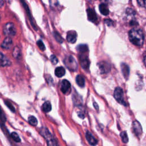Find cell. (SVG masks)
Returning a JSON list of instances; mask_svg holds the SVG:
<instances>
[{
    "mask_svg": "<svg viewBox=\"0 0 146 146\" xmlns=\"http://www.w3.org/2000/svg\"><path fill=\"white\" fill-rule=\"evenodd\" d=\"M132 129L133 132L137 136H139L142 133V128L141 125L137 121H134L133 122Z\"/></svg>",
    "mask_w": 146,
    "mask_h": 146,
    "instance_id": "ba28073f",
    "label": "cell"
},
{
    "mask_svg": "<svg viewBox=\"0 0 146 146\" xmlns=\"http://www.w3.org/2000/svg\"><path fill=\"white\" fill-rule=\"evenodd\" d=\"M120 137L121 139V140L123 143H127L128 141V136L126 133V132L125 131H123L122 132H121L120 133Z\"/></svg>",
    "mask_w": 146,
    "mask_h": 146,
    "instance_id": "484cf974",
    "label": "cell"
},
{
    "mask_svg": "<svg viewBox=\"0 0 146 146\" xmlns=\"http://www.w3.org/2000/svg\"><path fill=\"white\" fill-rule=\"evenodd\" d=\"M12 45H13L12 39L10 37H6L2 43L1 47L5 50H9L11 47Z\"/></svg>",
    "mask_w": 146,
    "mask_h": 146,
    "instance_id": "7c38bea8",
    "label": "cell"
},
{
    "mask_svg": "<svg viewBox=\"0 0 146 146\" xmlns=\"http://www.w3.org/2000/svg\"><path fill=\"white\" fill-rule=\"evenodd\" d=\"M86 137L88 143L92 146L95 145L98 143V140L89 131H87V132L86 133Z\"/></svg>",
    "mask_w": 146,
    "mask_h": 146,
    "instance_id": "8fae6325",
    "label": "cell"
},
{
    "mask_svg": "<svg viewBox=\"0 0 146 146\" xmlns=\"http://www.w3.org/2000/svg\"><path fill=\"white\" fill-rule=\"evenodd\" d=\"M0 19H1V15H0Z\"/></svg>",
    "mask_w": 146,
    "mask_h": 146,
    "instance_id": "74e56055",
    "label": "cell"
},
{
    "mask_svg": "<svg viewBox=\"0 0 146 146\" xmlns=\"http://www.w3.org/2000/svg\"><path fill=\"white\" fill-rule=\"evenodd\" d=\"M71 88V84L70 82L66 79H63L60 84V91L64 94H67Z\"/></svg>",
    "mask_w": 146,
    "mask_h": 146,
    "instance_id": "8992f818",
    "label": "cell"
},
{
    "mask_svg": "<svg viewBox=\"0 0 146 146\" xmlns=\"http://www.w3.org/2000/svg\"><path fill=\"white\" fill-rule=\"evenodd\" d=\"M36 44L37 46H38V47L39 48V49L41 50V51H44L45 50V46H44V44H43V42L40 40H39L37 41L36 42Z\"/></svg>",
    "mask_w": 146,
    "mask_h": 146,
    "instance_id": "f1b7e54d",
    "label": "cell"
},
{
    "mask_svg": "<svg viewBox=\"0 0 146 146\" xmlns=\"http://www.w3.org/2000/svg\"><path fill=\"white\" fill-rule=\"evenodd\" d=\"M3 33L7 37L14 36L16 34L17 30L14 23L11 22L6 23L3 27Z\"/></svg>",
    "mask_w": 146,
    "mask_h": 146,
    "instance_id": "7a4b0ae2",
    "label": "cell"
},
{
    "mask_svg": "<svg viewBox=\"0 0 146 146\" xmlns=\"http://www.w3.org/2000/svg\"><path fill=\"white\" fill-rule=\"evenodd\" d=\"M11 64L10 59L3 54L0 52V66L6 67L9 66Z\"/></svg>",
    "mask_w": 146,
    "mask_h": 146,
    "instance_id": "52a82bcc",
    "label": "cell"
},
{
    "mask_svg": "<svg viewBox=\"0 0 146 146\" xmlns=\"http://www.w3.org/2000/svg\"><path fill=\"white\" fill-rule=\"evenodd\" d=\"M113 96L116 100L119 102V103L126 106L127 104L124 100V97H123V91L121 89V88L117 87L115 88L113 93Z\"/></svg>",
    "mask_w": 146,
    "mask_h": 146,
    "instance_id": "277c9868",
    "label": "cell"
},
{
    "mask_svg": "<svg viewBox=\"0 0 146 146\" xmlns=\"http://www.w3.org/2000/svg\"><path fill=\"white\" fill-rule=\"evenodd\" d=\"M50 60H51V63L53 64H57V63L58 62V58L56 57L55 55H52L50 56Z\"/></svg>",
    "mask_w": 146,
    "mask_h": 146,
    "instance_id": "f546056e",
    "label": "cell"
},
{
    "mask_svg": "<svg viewBox=\"0 0 146 146\" xmlns=\"http://www.w3.org/2000/svg\"><path fill=\"white\" fill-rule=\"evenodd\" d=\"M87 17L89 21L92 22H96L98 20L96 14L95 12V11L92 9H88L87 10Z\"/></svg>",
    "mask_w": 146,
    "mask_h": 146,
    "instance_id": "30bf717a",
    "label": "cell"
},
{
    "mask_svg": "<svg viewBox=\"0 0 146 146\" xmlns=\"http://www.w3.org/2000/svg\"><path fill=\"white\" fill-rule=\"evenodd\" d=\"M138 4L144 8H146V0H137Z\"/></svg>",
    "mask_w": 146,
    "mask_h": 146,
    "instance_id": "1f68e13d",
    "label": "cell"
},
{
    "mask_svg": "<svg viewBox=\"0 0 146 146\" xmlns=\"http://www.w3.org/2000/svg\"><path fill=\"white\" fill-rule=\"evenodd\" d=\"M65 73H66L65 69L63 67H56L55 70V75L58 78H60L64 76Z\"/></svg>",
    "mask_w": 146,
    "mask_h": 146,
    "instance_id": "e0dca14e",
    "label": "cell"
},
{
    "mask_svg": "<svg viewBox=\"0 0 146 146\" xmlns=\"http://www.w3.org/2000/svg\"><path fill=\"white\" fill-rule=\"evenodd\" d=\"M80 64L83 69L87 70L89 68L90 66V61L87 57V56H84L83 55H82L80 56Z\"/></svg>",
    "mask_w": 146,
    "mask_h": 146,
    "instance_id": "9c48e42d",
    "label": "cell"
},
{
    "mask_svg": "<svg viewBox=\"0 0 146 146\" xmlns=\"http://www.w3.org/2000/svg\"><path fill=\"white\" fill-rule=\"evenodd\" d=\"M121 66V68L122 72H123V75H124L125 78H127V76H128V75H129V67L125 63H122Z\"/></svg>",
    "mask_w": 146,
    "mask_h": 146,
    "instance_id": "ffe728a7",
    "label": "cell"
},
{
    "mask_svg": "<svg viewBox=\"0 0 146 146\" xmlns=\"http://www.w3.org/2000/svg\"><path fill=\"white\" fill-rule=\"evenodd\" d=\"M20 1L22 2V5H23V7H24L25 10L26 11L27 14V15H28V17H29V20H30V23H31V26H33V27L35 30H37V27H36L35 24L34 23V20H33V17H32V15H31V14L30 9H29V8L27 5L26 4V3L25 2L24 0H20Z\"/></svg>",
    "mask_w": 146,
    "mask_h": 146,
    "instance_id": "5b68a950",
    "label": "cell"
},
{
    "mask_svg": "<svg viewBox=\"0 0 146 146\" xmlns=\"http://www.w3.org/2000/svg\"><path fill=\"white\" fill-rule=\"evenodd\" d=\"M5 104L6 105V106L13 112H15V108L13 106V104L8 100H5Z\"/></svg>",
    "mask_w": 146,
    "mask_h": 146,
    "instance_id": "4316f807",
    "label": "cell"
},
{
    "mask_svg": "<svg viewBox=\"0 0 146 146\" xmlns=\"http://www.w3.org/2000/svg\"><path fill=\"white\" fill-rule=\"evenodd\" d=\"M104 22L108 25V26H113V24H114V22L111 20V19H106L104 20Z\"/></svg>",
    "mask_w": 146,
    "mask_h": 146,
    "instance_id": "d6a6232c",
    "label": "cell"
},
{
    "mask_svg": "<svg viewBox=\"0 0 146 146\" xmlns=\"http://www.w3.org/2000/svg\"><path fill=\"white\" fill-rule=\"evenodd\" d=\"M47 146H58V143L53 137L47 140Z\"/></svg>",
    "mask_w": 146,
    "mask_h": 146,
    "instance_id": "cb8c5ba5",
    "label": "cell"
},
{
    "mask_svg": "<svg viewBox=\"0 0 146 146\" xmlns=\"http://www.w3.org/2000/svg\"><path fill=\"white\" fill-rule=\"evenodd\" d=\"M76 82L77 84L80 87H83L85 85V80L82 75H78L76 76Z\"/></svg>",
    "mask_w": 146,
    "mask_h": 146,
    "instance_id": "ac0fdd59",
    "label": "cell"
},
{
    "mask_svg": "<svg viewBox=\"0 0 146 146\" xmlns=\"http://www.w3.org/2000/svg\"><path fill=\"white\" fill-rule=\"evenodd\" d=\"M76 49L79 53L84 54L88 51V47L86 44H80L77 46Z\"/></svg>",
    "mask_w": 146,
    "mask_h": 146,
    "instance_id": "44dd1931",
    "label": "cell"
},
{
    "mask_svg": "<svg viewBox=\"0 0 146 146\" xmlns=\"http://www.w3.org/2000/svg\"><path fill=\"white\" fill-rule=\"evenodd\" d=\"M102 2V3H106L107 2V0H100Z\"/></svg>",
    "mask_w": 146,
    "mask_h": 146,
    "instance_id": "8d00e7d4",
    "label": "cell"
},
{
    "mask_svg": "<svg viewBox=\"0 0 146 146\" xmlns=\"http://www.w3.org/2000/svg\"><path fill=\"white\" fill-rule=\"evenodd\" d=\"M54 36H55L56 40L58 42H59L60 43H62L63 42V38H62V37L60 35V34H59L58 33H57V32H54Z\"/></svg>",
    "mask_w": 146,
    "mask_h": 146,
    "instance_id": "83f0119b",
    "label": "cell"
},
{
    "mask_svg": "<svg viewBox=\"0 0 146 146\" xmlns=\"http://www.w3.org/2000/svg\"><path fill=\"white\" fill-rule=\"evenodd\" d=\"M40 133L46 140L53 137L51 133L49 132L48 129L46 127H43L42 128H41V129L40 130Z\"/></svg>",
    "mask_w": 146,
    "mask_h": 146,
    "instance_id": "5bb4252c",
    "label": "cell"
},
{
    "mask_svg": "<svg viewBox=\"0 0 146 146\" xmlns=\"http://www.w3.org/2000/svg\"><path fill=\"white\" fill-rule=\"evenodd\" d=\"M67 40L71 43H74L76 41V34L74 31L68 33L67 35Z\"/></svg>",
    "mask_w": 146,
    "mask_h": 146,
    "instance_id": "9a60e30c",
    "label": "cell"
},
{
    "mask_svg": "<svg viewBox=\"0 0 146 146\" xmlns=\"http://www.w3.org/2000/svg\"><path fill=\"white\" fill-rule=\"evenodd\" d=\"M93 104H94V107H95V108L96 110H98V109H99V107H98V104H97L96 103L94 102V103H93Z\"/></svg>",
    "mask_w": 146,
    "mask_h": 146,
    "instance_id": "836d02e7",
    "label": "cell"
},
{
    "mask_svg": "<svg viewBox=\"0 0 146 146\" xmlns=\"http://www.w3.org/2000/svg\"><path fill=\"white\" fill-rule=\"evenodd\" d=\"M99 67L101 71V73H106L108 72L110 70V65L109 63L106 62H99Z\"/></svg>",
    "mask_w": 146,
    "mask_h": 146,
    "instance_id": "4fadbf2b",
    "label": "cell"
},
{
    "mask_svg": "<svg viewBox=\"0 0 146 146\" xmlns=\"http://www.w3.org/2000/svg\"><path fill=\"white\" fill-rule=\"evenodd\" d=\"M10 136L11 137V138L13 139V140L15 141V142H17V143H19L21 141V139L20 137H19L18 135L15 132H11V133L10 134Z\"/></svg>",
    "mask_w": 146,
    "mask_h": 146,
    "instance_id": "d4e9b609",
    "label": "cell"
},
{
    "mask_svg": "<svg viewBox=\"0 0 146 146\" xmlns=\"http://www.w3.org/2000/svg\"><path fill=\"white\" fill-rule=\"evenodd\" d=\"M64 63L67 67L71 71H76L78 68V64L76 60L72 55H69L65 58Z\"/></svg>",
    "mask_w": 146,
    "mask_h": 146,
    "instance_id": "3957f363",
    "label": "cell"
},
{
    "mask_svg": "<svg viewBox=\"0 0 146 146\" xmlns=\"http://www.w3.org/2000/svg\"><path fill=\"white\" fill-rule=\"evenodd\" d=\"M13 55L16 59H20L21 56V52L18 47H15L13 51Z\"/></svg>",
    "mask_w": 146,
    "mask_h": 146,
    "instance_id": "7402d4cb",
    "label": "cell"
},
{
    "mask_svg": "<svg viewBox=\"0 0 146 146\" xmlns=\"http://www.w3.org/2000/svg\"><path fill=\"white\" fill-rule=\"evenodd\" d=\"M4 5V2L3 0H0V7H2Z\"/></svg>",
    "mask_w": 146,
    "mask_h": 146,
    "instance_id": "e575fe53",
    "label": "cell"
},
{
    "mask_svg": "<svg viewBox=\"0 0 146 146\" xmlns=\"http://www.w3.org/2000/svg\"><path fill=\"white\" fill-rule=\"evenodd\" d=\"M143 61H144V65H145V66L146 67V56H144Z\"/></svg>",
    "mask_w": 146,
    "mask_h": 146,
    "instance_id": "d590c367",
    "label": "cell"
},
{
    "mask_svg": "<svg viewBox=\"0 0 146 146\" xmlns=\"http://www.w3.org/2000/svg\"><path fill=\"white\" fill-rule=\"evenodd\" d=\"M42 110L44 112H48L51 110V104L49 101L45 102L42 107Z\"/></svg>",
    "mask_w": 146,
    "mask_h": 146,
    "instance_id": "d6986e66",
    "label": "cell"
},
{
    "mask_svg": "<svg viewBox=\"0 0 146 146\" xmlns=\"http://www.w3.org/2000/svg\"><path fill=\"white\" fill-rule=\"evenodd\" d=\"M99 10L100 13L104 15H107L109 14V10L106 3H102L99 5Z\"/></svg>",
    "mask_w": 146,
    "mask_h": 146,
    "instance_id": "2e32d148",
    "label": "cell"
},
{
    "mask_svg": "<svg viewBox=\"0 0 146 146\" xmlns=\"http://www.w3.org/2000/svg\"><path fill=\"white\" fill-rule=\"evenodd\" d=\"M0 118H1V119L2 120V121L3 122L6 121V116H5V114H4V113H3V111H2V110L1 109V107H0Z\"/></svg>",
    "mask_w": 146,
    "mask_h": 146,
    "instance_id": "4dcf8cb0",
    "label": "cell"
},
{
    "mask_svg": "<svg viewBox=\"0 0 146 146\" xmlns=\"http://www.w3.org/2000/svg\"><path fill=\"white\" fill-rule=\"evenodd\" d=\"M144 34L141 30L132 29L129 31V39L130 42L137 46H141L144 42Z\"/></svg>",
    "mask_w": 146,
    "mask_h": 146,
    "instance_id": "6da1fadb",
    "label": "cell"
},
{
    "mask_svg": "<svg viewBox=\"0 0 146 146\" xmlns=\"http://www.w3.org/2000/svg\"><path fill=\"white\" fill-rule=\"evenodd\" d=\"M28 122L29 123L33 125V126H35L38 124V120L36 119L35 117L34 116H29L28 117Z\"/></svg>",
    "mask_w": 146,
    "mask_h": 146,
    "instance_id": "603a6c76",
    "label": "cell"
}]
</instances>
